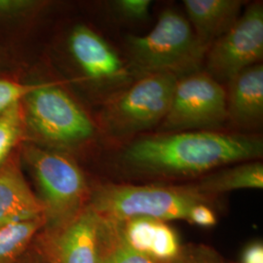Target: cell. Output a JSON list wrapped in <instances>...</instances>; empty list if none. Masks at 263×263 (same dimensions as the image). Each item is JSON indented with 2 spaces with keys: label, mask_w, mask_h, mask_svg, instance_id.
Masks as SVG:
<instances>
[{
  "label": "cell",
  "mask_w": 263,
  "mask_h": 263,
  "mask_svg": "<svg viewBox=\"0 0 263 263\" xmlns=\"http://www.w3.org/2000/svg\"><path fill=\"white\" fill-rule=\"evenodd\" d=\"M258 136L217 131L157 133L131 141L120 155L123 169L149 179L198 177L216 168L260 160Z\"/></svg>",
  "instance_id": "6da1fadb"
},
{
  "label": "cell",
  "mask_w": 263,
  "mask_h": 263,
  "mask_svg": "<svg viewBox=\"0 0 263 263\" xmlns=\"http://www.w3.org/2000/svg\"><path fill=\"white\" fill-rule=\"evenodd\" d=\"M27 141L76 157L94 143L100 129L62 85L37 82L22 101Z\"/></svg>",
  "instance_id": "7a4b0ae2"
},
{
  "label": "cell",
  "mask_w": 263,
  "mask_h": 263,
  "mask_svg": "<svg viewBox=\"0 0 263 263\" xmlns=\"http://www.w3.org/2000/svg\"><path fill=\"white\" fill-rule=\"evenodd\" d=\"M20 157L43 207L44 229L65 227L88 207L92 181L76 157L28 141L22 143Z\"/></svg>",
  "instance_id": "3957f363"
},
{
  "label": "cell",
  "mask_w": 263,
  "mask_h": 263,
  "mask_svg": "<svg viewBox=\"0 0 263 263\" xmlns=\"http://www.w3.org/2000/svg\"><path fill=\"white\" fill-rule=\"evenodd\" d=\"M125 47L127 65L136 78L155 73L187 76L200 70L207 53L186 17L174 9L162 11L148 33L128 34Z\"/></svg>",
  "instance_id": "277c9868"
},
{
  "label": "cell",
  "mask_w": 263,
  "mask_h": 263,
  "mask_svg": "<svg viewBox=\"0 0 263 263\" xmlns=\"http://www.w3.org/2000/svg\"><path fill=\"white\" fill-rule=\"evenodd\" d=\"M216 199L203 194L194 182L187 184H130L92 182L89 206L106 219L151 217L164 221L187 220L197 204L214 206Z\"/></svg>",
  "instance_id": "5b68a950"
},
{
  "label": "cell",
  "mask_w": 263,
  "mask_h": 263,
  "mask_svg": "<svg viewBox=\"0 0 263 263\" xmlns=\"http://www.w3.org/2000/svg\"><path fill=\"white\" fill-rule=\"evenodd\" d=\"M178 77L170 73L141 76L110 97L97 122L100 132L126 140L158 127L169 111Z\"/></svg>",
  "instance_id": "8992f818"
},
{
  "label": "cell",
  "mask_w": 263,
  "mask_h": 263,
  "mask_svg": "<svg viewBox=\"0 0 263 263\" xmlns=\"http://www.w3.org/2000/svg\"><path fill=\"white\" fill-rule=\"evenodd\" d=\"M226 121V88L199 70L178 79L159 133L214 131Z\"/></svg>",
  "instance_id": "52a82bcc"
},
{
  "label": "cell",
  "mask_w": 263,
  "mask_h": 263,
  "mask_svg": "<svg viewBox=\"0 0 263 263\" xmlns=\"http://www.w3.org/2000/svg\"><path fill=\"white\" fill-rule=\"evenodd\" d=\"M263 58V4L256 1L242 12L233 27L216 40L205 55L206 72L221 85Z\"/></svg>",
  "instance_id": "ba28073f"
},
{
  "label": "cell",
  "mask_w": 263,
  "mask_h": 263,
  "mask_svg": "<svg viewBox=\"0 0 263 263\" xmlns=\"http://www.w3.org/2000/svg\"><path fill=\"white\" fill-rule=\"evenodd\" d=\"M67 50L85 78L97 87L121 86L132 76L116 50L86 25L78 24L71 28Z\"/></svg>",
  "instance_id": "9c48e42d"
},
{
  "label": "cell",
  "mask_w": 263,
  "mask_h": 263,
  "mask_svg": "<svg viewBox=\"0 0 263 263\" xmlns=\"http://www.w3.org/2000/svg\"><path fill=\"white\" fill-rule=\"evenodd\" d=\"M99 216L88 207L67 226L42 228L32 244L48 263H97L96 235Z\"/></svg>",
  "instance_id": "30bf717a"
},
{
  "label": "cell",
  "mask_w": 263,
  "mask_h": 263,
  "mask_svg": "<svg viewBox=\"0 0 263 263\" xmlns=\"http://www.w3.org/2000/svg\"><path fill=\"white\" fill-rule=\"evenodd\" d=\"M126 242L137 252L159 263L176 260L183 251L178 232L168 221L151 217L116 220Z\"/></svg>",
  "instance_id": "8fae6325"
},
{
  "label": "cell",
  "mask_w": 263,
  "mask_h": 263,
  "mask_svg": "<svg viewBox=\"0 0 263 263\" xmlns=\"http://www.w3.org/2000/svg\"><path fill=\"white\" fill-rule=\"evenodd\" d=\"M37 217L44 211L24 176L19 149L0 170V228Z\"/></svg>",
  "instance_id": "7c38bea8"
},
{
  "label": "cell",
  "mask_w": 263,
  "mask_h": 263,
  "mask_svg": "<svg viewBox=\"0 0 263 263\" xmlns=\"http://www.w3.org/2000/svg\"><path fill=\"white\" fill-rule=\"evenodd\" d=\"M226 86L227 121L244 130L258 128L263 119L262 64L246 68Z\"/></svg>",
  "instance_id": "4fadbf2b"
},
{
  "label": "cell",
  "mask_w": 263,
  "mask_h": 263,
  "mask_svg": "<svg viewBox=\"0 0 263 263\" xmlns=\"http://www.w3.org/2000/svg\"><path fill=\"white\" fill-rule=\"evenodd\" d=\"M242 0H184L183 6L198 42L206 51L239 19Z\"/></svg>",
  "instance_id": "5bb4252c"
},
{
  "label": "cell",
  "mask_w": 263,
  "mask_h": 263,
  "mask_svg": "<svg viewBox=\"0 0 263 263\" xmlns=\"http://www.w3.org/2000/svg\"><path fill=\"white\" fill-rule=\"evenodd\" d=\"M194 184L203 194L214 199L239 189H262V162L254 160L238 163L203 176Z\"/></svg>",
  "instance_id": "9a60e30c"
},
{
  "label": "cell",
  "mask_w": 263,
  "mask_h": 263,
  "mask_svg": "<svg viewBox=\"0 0 263 263\" xmlns=\"http://www.w3.org/2000/svg\"><path fill=\"white\" fill-rule=\"evenodd\" d=\"M96 254L97 263H159L137 252L126 242L118 221L100 216L96 235Z\"/></svg>",
  "instance_id": "2e32d148"
},
{
  "label": "cell",
  "mask_w": 263,
  "mask_h": 263,
  "mask_svg": "<svg viewBox=\"0 0 263 263\" xmlns=\"http://www.w3.org/2000/svg\"><path fill=\"white\" fill-rule=\"evenodd\" d=\"M45 224L44 217L23 220L0 228V263H16Z\"/></svg>",
  "instance_id": "e0dca14e"
},
{
  "label": "cell",
  "mask_w": 263,
  "mask_h": 263,
  "mask_svg": "<svg viewBox=\"0 0 263 263\" xmlns=\"http://www.w3.org/2000/svg\"><path fill=\"white\" fill-rule=\"evenodd\" d=\"M27 141V130L22 102L0 115V170Z\"/></svg>",
  "instance_id": "ac0fdd59"
},
{
  "label": "cell",
  "mask_w": 263,
  "mask_h": 263,
  "mask_svg": "<svg viewBox=\"0 0 263 263\" xmlns=\"http://www.w3.org/2000/svg\"><path fill=\"white\" fill-rule=\"evenodd\" d=\"M48 6V1L41 0H0V24L34 19Z\"/></svg>",
  "instance_id": "d6986e66"
},
{
  "label": "cell",
  "mask_w": 263,
  "mask_h": 263,
  "mask_svg": "<svg viewBox=\"0 0 263 263\" xmlns=\"http://www.w3.org/2000/svg\"><path fill=\"white\" fill-rule=\"evenodd\" d=\"M36 85L37 82L21 80L16 73L0 76V115L21 103Z\"/></svg>",
  "instance_id": "ffe728a7"
},
{
  "label": "cell",
  "mask_w": 263,
  "mask_h": 263,
  "mask_svg": "<svg viewBox=\"0 0 263 263\" xmlns=\"http://www.w3.org/2000/svg\"><path fill=\"white\" fill-rule=\"evenodd\" d=\"M151 3V0H117L113 7L124 19L143 21L149 16Z\"/></svg>",
  "instance_id": "44dd1931"
},
{
  "label": "cell",
  "mask_w": 263,
  "mask_h": 263,
  "mask_svg": "<svg viewBox=\"0 0 263 263\" xmlns=\"http://www.w3.org/2000/svg\"><path fill=\"white\" fill-rule=\"evenodd\" d=\"M170 263H228L222 261L219 255L205 247L184 246L179 257Z\"/></svg>",
  "instance_id": "7402d4cb"
},
{
  "label": "cell",
  "mask_w": 263,
  "mask_h": 263,
  "mask_svg": "<svg viewBox=\"0 0 263 263\" xmlns=\"http://www.w3.org/2000/svg\"><path fill=\"white\" fill-rule=\"evenodd\" d=\"M189 223L202 227H212L217 222L216 212L214 206L201 203L192 208L189 212L187 220Z\"/></svg>",
  "instance_id": "603a6c76"
},
{
  "label": "cell",
  "mask_w": 263,
  "mask_h": 263,
  "mask_svg": "<svg viewBox=\"0 0 263 263\" xmlns=\"http://www.w3.org/2000/svg\"><path fill=\"white\" fill-rule=\"evenodd\" d=\"M241 263H263V245L259 241L253 242L245 248Z\"/></svg>",
  "instance_id": "cb8c5ba5"
},
{
  "label": "cell",
  "mask_w": 263,
  "mask_h": 263,
  "mask_svg": "<svg viewBox=\"0 0 263 263\" xmlns=\"http://www.w3.org/2000/svg\"><path fill=\"white\" fill-rule=\"evenodd\" d=\"M18 62L8 49L0 46V76L16 73Z\"/></svg>",
  "instance_id": "d4e9b609"
},
{
  "label": "cell",
  "mask_w": 263,
  "mask_h": 263,
  "mask_svg": "<svg viewBox=\"0 0 263 263\" xmlns=\"http://www.w3.org/2000/svg\"><path fill=\"white\" fill-rule=\"evenodd\" d=\"M16 263H48V261L33 244H31Z\"/></svg>",
  "instance_id": "484cf974"
}]
</instances>
